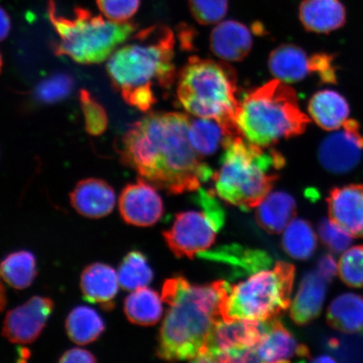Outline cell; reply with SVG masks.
I'll return each mask as SVG.
<instances>
[{
    "instance_id": "cell-11",
    "label": "cell",
    "mask_w": 363,
    "mask_h": 363,
    "mask_svg": "<svg viewBox=\"0 0 363 363\" xmlns=\"http://www.w3.org/2000/svg\"><path fill=\"white\" fill-rule=\"evenodd\" d=\"M363 155V135L357 121L347 120L342 130L322 140L318 159L325 170L333 174H346L359 164Z\"/></svg>"
},
{
    "instance_id": "cell-12",
    "label": "cell",
    "mask_w": 363,
    "mask_h": 363,
    "mask_svg": "<svg viewBox=\"0 0 363 363\" xmlns=\"http://www.w3.org/2000/svg\"><path fill=\"white\" fill-rule=\"evenodd\" d=\"M54 308L48 297L34 296L9 311L4 320L2 335L12 343L30 344L40 337Z\"/></svg>"
},
{
    "instance_id": "cell-26",
    "label": "cell",
    "mask_w": 363,
    "mask_h": 363,
    "mask_svg": "<svg viewBox=\"0 0 363 363\" xmlns=\"http://www.w3.org/2000/svg\"><path fill=\"white\" fill-rule=\"evenodd\" d=\"M162 299L157 292L145 287L135 290L125 298L124 311L130 323L151 326L162 319Z\"/></svg>"
},
{
    "instance_id": "cell-30",
    "label": "cell",
    "mask_w": 363,
    "mask_h": 363,
    "mask_svg": "<svg viewBox=\"0 0 363 363\" xmlns=\"http://www.w3.org/2000/svg\"><path fill=\"white\" fill-rule=\"evenodd\" d=\"M118 279L122 289L135 291L147 287L153 279V272L143 252L131 251L124 257L118 269Z\"/></svg>"
},
{
    "instance_id": "cell-7",
    "label": "cell",
    "mask_w": 363,
    "mask_h": 363,
    "mask_svg": "<svg viewBox=\"0 0 363 363\" xmlns=\"http://www.w3.org/2000/svg\"><path fill=\"white\" fill-rule=\"evenodd\" d=\"M50 21L59 40L53 49L57 56H67L81 65H95L110 57L131 38L138 25L118 23L94 16L87 9L76 7L74 18L58 15L54 0H48Z\"/></svg>"
},
{
    "instance_id": "cell-40",
    "label": "cell",
    "mask_w": 363,
    "mask_h": 363,
    "mask_svg": "<svg viewBox=\"0 0 363 363\" xmlns=\"http://www.w3.org/2000/svg\"><path fill=\"white\" fill-rule=\"evenodd\" d=\"M11 30V20L9 13L1 7V40L4 42L8 38Z\"/></svg>"
},
{
    "instance_id": "cell-22",
    "label": "cell",
    "mask_w": 363,
    "mask_h": 363,
    "mask_svg": "<svg viewBox=\"0 0 363 363\" xmlns=\"http://www.w3.org/2000/svg\"><path fill=\"white\" fill-rule=\"evenodd\" d=\"M308 115L321 129L339 130L348 120L350 107L342 94L330 89L315 93L308 104Z\"/></svg>"
},
{
    "instance_id": "cell-31",
    "label": "cell",
    "mask_w": 363,
    "mask_h": 363,
    "mask_svg": "<svg viewBox=\"0 0 363 363\" xmlns=\"http://www.w3.org/2000/svg\"><path fill=\"white\" fill-rule=\"evenodd\" d=\"M79 99L87 133L94 136L106 133L108 121L107 113L102 104L86 89L80 90Z\"/></svg>"
},
{
    "instance_id": "cell-37",
    "label": "cell",
    "mask_w": 363,
    "mask_h": 363,
    "mask_svg": "<svg viewBox=\"0 0 363 363\" xmlns=\"http://www.w3.org/2000/svg\"><path fill=\"white\" fill-rule=\"evenodd\" d=\"M347 334L342 339L330 340V347L343 360L363 362V330Z\"/></svg>"
},
{
    "instance_id": "cell-9",
    "label": "cell",
    "mask_w": 363,
    "mask_h": 363,
    "mask_svg": "<svg viewBox=\"0 0 363 363\" xmlns=\"http://www.w3.org/2000/svg\"><path fill=\"white\" fill-rule=\"evenodd\" d=\"M216 193L199 189L194 202L202 211L179 213L169 230L162 233L167 247L177 257L194 258L208 251L225 223V212Z\"/></svg>"
},
{
    "instance_id": "cell-21",
    "label": "cell",
    "mask_w": 363,
    "mask_h": 363,
    "mask_svg": "<svg viewBox=\"0 0 363 363\" xmlns=\"http://www.w3.org/2000/svg\"><path fill=\"white\" fill-rule=\"evenodd\" d=\"M298 17L308 33L328 34L345 25L346 9L340 0H303Z\"/></svg>"
},
{
    "instance_id": "cell-4",
    "label": "cell",
    "mask_w": 363,
    "mask_h": 363,
    "mask_svg": "<svg viewBox=\"0 0 363 363\" xmlns=\"http://www.w3.org/2000/svg\"><path fill=\"white\" fill-rule=\"evenodd\" d=\"M219 170L213 174L222 201L242 208H257L269 195L285 165L282 154L235 136L224 148Z\"/></svg>"
},
{
    "instance_id": "cell-17",
    "label": "cell",
    "mask_w": 363,
    "mask_h": 363,
    "mask_svg": "<svg viewBox=\"0 0 363 363\" xmlns=\"http://www.w3.org/2000/svg\"><path fill=\"white\" fill-rule=\"evenodd\" d=\"M269 67L277 79L286 84L298 83L315 74L314 54L308 56L293 44L280 45L270 53Z\"/></svg>"
},
{
    "instance_id": "cell-18",
    "label": "cell",
    "mask_w": 363,
    "mask_h": 363,
    "mask_svg": "<svg viewBox=\"0 0 363 363\" xmlns=\"http://www.w3.org/2000/svg\"><path fill=\"white\" fill-rule=\"evenodd\" d=\"M256 352L260 362H286L296 357H310L308 348L299 344L277 318L272 320L269 330Z\"/></svg>"
},
{
    "instance_id": "cell-15",
    "label": "cell",
    "mask_w": 363,
    "mask_h": 363,
    "mask_svg": "<svg viewBox=\"0 0 363 363\" xmlns=\"http://www.w3.org/2000/svg\"><path fill=\"white\" fill-rule=\"evenodd\" d=\"M72 206L81 216L99 219L110 215L116 197L111 186L99 179L81 180L70 194Z\"/></svg>"
},
{
    "instance_id": "cell-1",
    "label": "cell",
    "mask_w": 363,
    "mask_h": 363,
    "mask_svg": "<svg viewBox=\"0 0 363 363\" xmlns=\"http://www.w3.org/2000/svg\"><path fill=\"white\" fill-rule=\"evenodd\" d=\"M189 122L183 113H148L122 138V163L171 194L197 191L214 174L190 143Z\"/></svg>"
},
{
    "instance_id": "cell-24",
    "label": "cell",
    "mask_w": 363,
    "mask_h": 363,
    "mask_svg": "<svg viewBox=\"0 0 363 363\" xmlns=\"http://www.w3.org/2000/svg\"><path fill=\"white\" fill-rule=\"evenodd\" d=\"M237 135H240L216 120L201 117L190 119L189 138L199 156L214 155Z\"/></svg>"
},
{
    "instance_id": "cell-29",
    "label": "cell",
    "mask_w": 363,
    "mask_h": 363,
    "mask_svg": "<svg viewBox=\"0 0 363 363\" xmlns=\"http://www.w3.org/2000/svg\"><path fill=\"white\" fill-rule=\"evenodd\" d=\"M1 275L4 282L11 288H28L36 276L35 256L28 251L9 254L1 263Z\"/></svg>"
},
{
    "instance_id": "cell-32",
    "label": "cell",
    "mask_w": 363,
    "mask_h": 363,
    "mask_svg": "<svg viewBox=\"0 0 363 363\" xmlns=\"http://www.w3.org/2000/svg\"><path fill=\"white\" fill-rule=\"evenodd\" d=\"M338 274L352 288L363 287V246L348 248L338 262Z\"/></svg>"
},
{
    "instance_id": "cell-28",
    "label": "cell",
    "mask_w": 363,
    "mask_h": 363,
    "mask_svg": "<svg viewBox=\"0 0 363 363\" xmlns=\"http://www.w3.org/2000/svg\"><path fill=\"white\" fill-rule=\"evenodd\" d=\"M283 248L288 255L297 260H307L317 247V235L308 221L294 219L284 230Z\"/></svg>"
},
{
    "instance_id": "cell-6",
    "label": "cell",
    "mask_w": 363,
    "mask_h": 363,
    "mask_svg": "<svg viewBox=\"0 0 363 363\" xmlns=\"http://www.w3.org/2000/svg\"><path fill=\"white\" fill-rule=\"evenodd\" d=\"M237 90L233 67L225 62L191 57L179 72L177 94L188 113L219 121L240 135L235 121L239 104Z\"/></svg>"
},
{
    "instance_id": "cell-19",
    "label": "cell",
    "mask_w": 363,
    "mask_h": 363,
    "mask_svg": "<svg viewBox=\"0 0 363 363\" xmlns=\"http://www.w3.org/2000/svg\"><path fill=\"white\" fill-rule=\"evenodd\" d=\"M328 281L317 271L308 272L290 306V316L297 325H306L319 317L328 292Z\"/></svg>"
},
{
    "instance_id": "cell-23",
    "label": "cell",
    "mask_w": 363,
    "mask_h": 363,
    "mask_svg": "<svg viewBox=\"0 0 363 363\" xmlns=\"http://www.w3.org/2000/svg\"><path fill=\"white\" fill-rule=\"evenodd\" d=\"M297 212V204L292 195L283 191L270 193L257 207L258 225L271 234H279L286 229Z\"/></svg>"
},
{
    "instance_id": "cell-13",
    "label": "cell",
    "mask_w": 363,
    "mask_h": 363,
    "mask_svg": "<svg viewBox=\"0 0 363 363\" xmlns=\"http://www.w3.org/2000/svg\"><path fill=\"white\" fill-rule=\"evenodd\" d=\"M119 211L127 224L138 227L155 225L164 211L162 199L155 187L143 179L122 190Z\"/></svg>"
},
{
    "instance_id": "cell-39",
    "label": "cell",
    "mask_w": 363,
    "mask_h": 363,
    "mask_svg": "<svg viewBox=\"0 0 363 363\" xmlns=\"http://www.w3.org/2000/svg\"><path fill=\"white\" fill-rule=\"evenodd\" d=\"M96 357L92 353L84 349L72 348L69 351H67L59 359V362L69 363V362H84L93 363L96 362Z\"/></svg>"
},
{
    "instance_id": "cell-20",
    "label": "cell",
    "mask_w": 363,
    "mask_h": 363,
    "mask_svg": "<svg viewBox=\"0 0 363 363\" xmlns=\"http://www.w3.org/2000/svg\"><path fill=\"white\" fill-rule=\"evenodd\" d=\"M119 286L117 272L104 263H92L81 274L80 288L85 301L98 303L106 310L113 307Z\"/></svg>"
},
{
    "instance_id": "cell-38",
    "label": "cell",
    "mask_w": 363,
    "mask_h": 363,
    "mask_svg": "<svg viewBox=\"0 0 363 363\" xmlns=\"http://www.w3.org/2000/svg\"><path fill=\"white\" fill-rule=\"evenodd\" d=\"M316 271L322 278L330 283L337 274L338 264L330 254H326V255L322 256L318 262Z\"/></svg>"
},
{
    "instance_id": "cell-10",
    "label": "cell",
    "mask_w": 363,
    "mask_h": 363,
    "mask_svg": "<svg viewBox=\"0 0 363 363\" xmlns=\"http://www.w3.org/2000/svg\"><path fill=\"white\" fill-rule=\"evenodd\" d=\"M271 321H220L199 362H260L256 347L265 337Z\"/></svg>"
},
{
    "instance_id": "cell-14",
    "label": "cell",
    "mask_w": 363,
    "mask_h": 363,
    "mask_svg": "<svg viewBox=\"0 0 363 363\" xmlns=\"http://www.w3.org/2000/svg\"><path fill=\"white\" fill-rule=\"evenodd\" d=\"M326 202L331 220L353 238H363V184L331 189Z\"/></svg>"
},
{
    "instance_id": "cell-16",
    "label": "cell",
    "mask_w": 363,
    "mask_h": 363,
    "mask_svg": "<svg viewBox=\"0 0 363 363\" xmlns=\"http://www.w3.org/2000/svg\"><path fill=\"white\" fill-rule=\"evenodd\" d=\"M252 44L251 31L238 21L220 22L210 36L211 52L225 62L242 61L251 52Z\"/></svg>"
},
{
    "instance_id": "cell-3",
    "label": "cell",
    "mask_w": 363,
    "mask_h": 363,
    "mask_svg": "<svg viewBox=\"0 0 363 363\" xmlns=\"http://www.w3.org/2000/svg\"><path fill=\"white\" fill-rule=\"evenodd\" d=\"M174 45L172 30L159 24L131 35L130 43L110 57L108 77L130 106L147 112L157 101L153 85L164 89L174 85Z\"/></svg>"
},
{
    "instance_id": "cell-33",
    "label": "cell",
    "mask_w": 363,
    "mask_h": 363,
    "mask_svg": "<svg viewBox=\"0 0 363 363\" xmlns=\"http://www.w3.org/2000/svg\"><path fill=\"white\" fill-rule=\"evenodd\" d=\"M74 82L70 75L59 74L50 77L40 83L35 90L38 101L45 104H53L62 101L74 89Z\"/></svg>"
},
{
    "instance_id": "cell-35",
    "label": "cell",
    "mask_w": 363,
    "mask_h": 363,
    "mask_svg": "<svg viewBox=\"0 0 363 363\" xmlns=\"http://www.w3.org/2000/svg\"><path fill=\"white\" fill-rule=\"evenodd\" d=\"M318 230L322 242L334 253L344 252L352 245V235L330 218L322 220Z\"/></svg>"
},
{
    "instance_id": "cell-41",
    "label": "cell",
    "mask_w": 363,
    "mask_h": 363,
    "mask_svg": "<svg viewBox=\"0 0 363 363\" xmlns=\"http://www.w3.org/2000/svg\"><path fill=\"white\" fill-rule=\"evenodd\" d=\"M311 362L315 363L335 362H337V359H335V358H333V357L324 355L318 357L317 358H315V359L311 360Z\"/></svg>"
},
{
    "instance_id": "cell-36",
    "label": "cell",
    "mask_w": 363,
    "mask_h": 363,
    "mask_svg": "<svg viewBox=\"0 0 363 363\" xmlns=\"http://www.w3.org/2000/svg\"><path fill=\"white\" fill-rule=\"evenodd\" d=\"M99 10L108 20L128 22L138 12L140 0H96Z\"/></svg>"
},
{
    "instance_id": "cell-5",
    "label": "cell",
    "mask_w": 363,
    "mask_h": 363,
    "mask_svg": "<svg viewBox=\"0 0 363 363\" xmlns=\"http://www.w3.org/2000/svg\"><path fill=\"white\" fill-rule=\"evenodd\" d=\"M235 121L240 135L262 147L302 135L311 121L295 90L277 79L245 94Z\"/></svg>"
},
{
    "instance_id": "cell-34",
    "label": "cell",
    "mask_w": 363,
    "mask_h": 363,
    "mask_svg": "<svg viewBox=\"0 0 363 363\" xmlns=\"http://www.w3.org/2000/svg\"><path fill=\"white\" fill-rule=\"evenodd\" d=\"M189 8L199 24L214 25L225 17L229 10V0H189Z\"/></svg>"
},
{
    "instance_id": "cell-25",
    "label": "cell",
    "mask_w": 363,
    "mask_h": 363,
    "mask_svg": "<svg viewBox=\"0 0 363 363\" xmlns=\"http://www.w3.org/2000/svg\"><path fill=\"white\" fill-rule=\"evenodd\" d=\"M328 321L343 333L363 330V298L353 293L340 294L328 308Z\"/></svg>"
},
{
    "instance_id": "cell-2",
    "label": "cell",
    "mask_w": 363,
    "mask_h": 363,
    "mask_svg": "<svg viewBox=\"0 0 363 363\" xmlns=\"http://www.w3.org/2000/svg\"><path fill=\"white\" fill-rule=\"evenodd\" d=\"M230 289L223 280L197 285L182 276L167 279L162 299L169 308L159 333L157 356L164 361L199 362L216 325L224 320Z\"/></svg>"
},
{
    "instance_id": "cell-8",
    "label": "cell",
    "mask_w": 363,
    "mask_h": 363,
    "mask_svg": "<svg viewBox=\"0 0 363 363\" xmlns=\"http://www.w3.org/2000/svg\"><path fill=\"white\" fill-rule=\"evenodd\" d=\"M271 266V265H270ZM230 285L224 320L275 319L291 306L295 267L278 261Z\"/></svg>"
},
{
    "instance_id": "cell-27",
    "label": "cell",
    "mask_w": 363,
    "mask_h": 363,
    "mask_svg": "<svg viewBox=\"0 0 363 363\" xmlns=\"http://www.w3.org/2000/svg\"><path fill=\"white\" fill-rule=\"evenodd\" d=\"M65 328L72 342L84 346L101 337L106 325L101 315L92 308L79 306L67 317Z\"/></svg>"
}]
</instances>
